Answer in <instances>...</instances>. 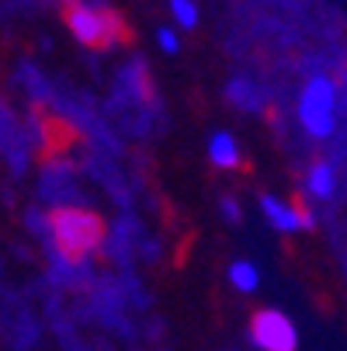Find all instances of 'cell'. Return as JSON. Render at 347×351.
Segmentation results:
<instances>
[{
    "mask_svg": "<svg viewBox=\"0 0 347 351\" xmlns=\"http://www.w3.org/2000/svg\"><path fill=\"white\" fill-rule=\"evenodd\" d=\"M49 230H53V243L66 261L87 258L105 237V223L87 209H56L49 216Z\"/></svg>",
    "mask_w": 347,
    "mask_h": 351,
    "instance_id": "cell-1",
    "label": "cell"
},
{
    "mask_svg": "<svg viewBox=\"0 0 347 351\" xmlns=\"http://www.w3.org/2000/svg\"><path fill=\"white\" fill-rule=\"evenodd\" d=\"M63 21L90 49H108L118 38H125V28H122V21L115 14L94 11V8L80 4V0H66V4H63Z\"/></svg>",
    "mask_w": 347,
    "mask_h": 351,
    "instance_id": "cell-2",
    "label": "cell"
},
{
    "mask_svg": "<svg viewBox=\"0 0 347 351\" xmlns=\"http://www.w3.org/2000/svg\"><path fill=\"white\" fill-rule=\"evenodd\" d=\"M299 115L313 136H330V129H333V84L326 77H313L306 84Z\"/></svg>",
    "mask_w": 347,
    "mask_h": 351,
    "instance_id": "cell-3",
    "label": "cell"
},
{
    "mask_svg": "<svg viewBox=\"0 0 347 351\" xmlns=\"http://www.w3.org/2000/svg\"><path fill=\"white\" fill-rule=\"evenodd\" d=\"M250 337L264 351H295V327L278 310H257L250 317Z\"/></svg>",
    "mask_w": 347,
    "mask_h": 351,
    "instance_id": "cell-4",
    "label": "cell"
},
{
    "mask_svg": "<svg viewBox=\"0 0 347 351\" xmlns=\"http://www.w3.org/2000/svg\"><path fill=\"white\" fill-rule=\"evenodd\" d=\"M212 164L216 167H240V154H236V143L226 136V132H219L216 139H212Z\"/></svg>",
    "mask_w": 347,
    "mask_h": 351,
    "instance_id": "cell-5",
    "label": "cell"
},
{
    "mask_svg": "<svg viewBox=\"0 0 347 351\" xmlns=\"http://www.w3.org/2000/svg\"><path fill=\"white\" fill-rule=\"evenodd\" d=\"M261 206H264L268 219H271L278 230H299V216H295L292 206H281V202H274V198H264Z\"/></svg>",
    "mask_w": 347,
    "mask_h": 351,
    "instance_id": "cell-6",
    "label": "cell"
},
{
    "mask_svg": "<svg viewBox=\"0 0 347 351\" xmlns=\"http://www.w3.org/2000/svg\"><path fill=\"white\" fill-rule=\"evenodd\" d=\"M309 191L320 195V198H330V191H333V171L326 164H316L309 171Z\"/></svg>",
    "mask_w": 347,
    "mask_h": 351,
    "instance_id": "cell-7",
    "label": "cell"
},
{
    "mask_svg": "<svg viewBox=\"0 0 347 351\" xmlns=\"http://www.w3.org/2000/svg\"><path fill=\"white\" fill-rule=\"evenodd\" d=\"M229 275H233V285H236V289L250 292V289L257 285V271H254V265H246V261H236V265L229 268Z\"/></svg>",
    "mask_w": 347,
    "mask_h": 351,
    "instance_id": "cell-8",
    "label": "cell"
},
{
    "mask_svg": "<svg viewBox=\"0 0 347 351\" xmlns=\"http://www.w3.org/2000/svg\"><path fill=\"white\" fill-rule=\"evenodd\" d=\"M170 8H174V14H177V21H181L184 28H191V25L198 21V11H194L191 0H170Z\"/></svg>",
    "mask_w": 347,
    "mask_h": 351,
    "instance_id": "cell-9",
    "label": "cell"
},
{
    "mask_svg": "<svg viewBox=\"0 0 347 351\" xmlns=\"http://www.w3.org/2000/svg\"><path fill=\"white\" fill-rule=\"evenodd\" d=\"M160 42H164V49H167V53H174V49H177V38H174V35H170L167 28L160 32Z\"/></svg>",
    "mask_w": 347,
    "mask_h": 351,
    "instance_id": "cell-10",
    "label": "cell"
}]
</instances>
